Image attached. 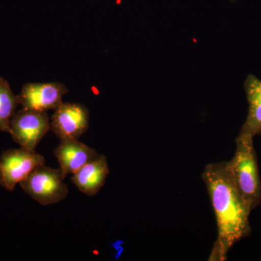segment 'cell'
I'll list each match as a JSON object with an SVG mask.
<instances>
[{
    "mask_svg": "<svg viewBox=\"0 0 261 261\" xmlns=\"http://www.w3.org/2000/svg\"><path fill=\"white\" fill-rule=\"evenodd\" d=\"M228 163L239 192L253 211L261 203V180L253 139L238 136L236 150Z\"/></svg>",
    "mask_w": 261,
    "mask_h": 261,
    "instance_id": "cell-2",
    "label": "cell"
},
{
    "mask_svg": "<svg viewBox=\"0 0 261 261\" xmlns=\"http://www.w3.org/2000/svg\"><path fill=\"white\" fill-rule=\"evenodd\" d=\"M244 88L248 102V113L238 137L254 139L261 134V80L254 75H248Z\"/></svg>",
    "mask_w": 261,
    "mask_h": 261,
    "instance_id": "cell-10",
    "label": "cell"
},
{
    "mask_svg": "<svg viewBox=\"0 0 261 261\" xmlns=\"http://www.w3.org/2000/svg\"><path fill=\"white\" fill-rule=\"evenodd\" d=\"M60 168L39 165L29 173L20 186L27 195L40 205H54L64 200L69 193Z\"/></svg>",
    "mask_w": 261,
    "mask_h": 261,
    "instance_id": "cell-3",
    "label": "cell"
},
{
    "mask_svg": "<svg viewBox=\"0 0 261 261\" xmlns=\"http://www.w3.org/2000/svg\"><path fill=\"white\" fill-rule=\"evenodd\" d=\"M68 92L65 84L60 82L27 83L18 95L19 104L25 109L47 112L62 104Z\"/></svg>",
    "mask_w": 261,
    "mask_h": 261,
    "instance_id": "cell-7",
    "label": "cell"
},
{
    "mask_svg": "<svg viewBox=\"0 0 261 261\" xmlns=\"http://www.w3.org/2000/svg\"><path fill=\"white\" fill-rule=\"evenodd\" d=\"M109 166L106 156L99 157L84 166L73 174L71 181L80 192L88 197H94L106 184Z\"/></svg>",
    "mask_w": 261,
    "mask_h": 261,
    "instance_id": "cell-9",
    "label": "cell"
},
{
    "mask_svg": "<svg viewBox=\"0 0 261 261\" xmlns=\"http://www.w3.org/2000/svg\"><path fill=\"white\" fill-rule=\"evenodd\" d=\"M18 95H15L8 81L0 77V130L9 132L10 121L17 112Z\"/></svg>",
    "mask_w": 261,
    "mask_h": 261,
    "instance_id": "cell-11",
    "label": "cell"
},
{
    "mask_svg": "<svg viewBox=\"0 0 261 261\" xmlns=\"http://www.w3.org/2000/svg\"><path fill=\"white\" fill-rule=\"evenodd\" d=\"M49 130L50 121L47 112L23 108L12 118L8 133L20 147L35 151Z\"/></svg>",
    "mask_w": 261,
    "mask_h": 261,
    "instance_id": "cell-4",
    "label": "cell"
},
{
    "mask_svg": "<svg viewBox=\"0 0 261 261\" xmlns=\"http://www.w3.org/2000/svg\"><path fill=\"white\" fill-rule=\"evenodd\" d=\"M64 178L74 174L87 163L99 157L95 149L79 140H63L53 151Z\"/></svg>",
    "mask_w": 261,
    "mask_h": 261,
    "instance_id": "cell-8",
    "label": "cell"
},
{
    "mask_svg": "<svg viewBox=\"0 0 261 261\" xmlns=\"http://www.w3.org/2000/svg\"><path fill=\"white\" fill-rule=\"evenodd\" d=\"M217 223L218 238L210 260H225L238 242L251 232V209L239 192L228 162L207 165L202 175Z\"/></svg>",
    "mask_w": 261,
    "mask_h": 261,
    "instance_id": "cell-1",
    "label": "cell"
},
{
    "mask_svg": "<svg viewBox=\"0 0 261 261\" xmlns=\"http://www.w3.org/2000/svg\"><path fill=\"white\" fill-rule=\"evenodd\" d=\"M51 119L50 130L61 141L80 140L88 130L89 111L81 103L63 102Z\"/></svg>",
    "mask_w": 261,
    "mask_h": 261,
    "instance_id": "cell-6",
    "label": "cell"
},
{
    "mask_svg": "<svg viewBox=\"0 0 261 261\" xmlns=\"http://www.w3.org/2000/svg\"><path fill=\"white\" fill-rule=\"evenodd\" d=\"M45 164V159L35 151L20 147L8 149L0 158V185L8 191L23 181L39 165Z\"/></svg>",
    "mask_w": 261,
    "mask_h": 261,
    "instance_id": "cell-5",
    "label": "cell"
}]
</instances>
